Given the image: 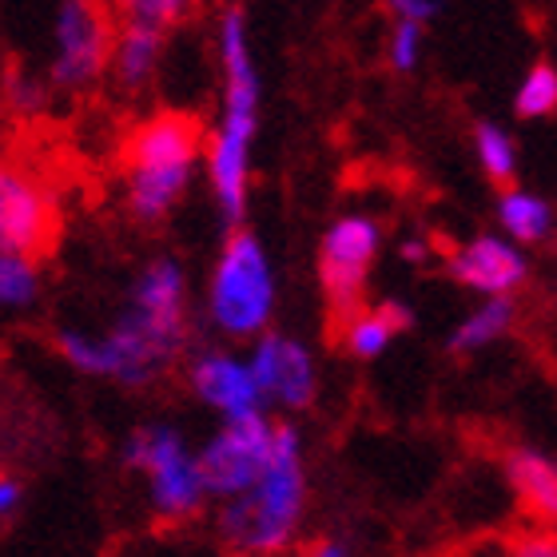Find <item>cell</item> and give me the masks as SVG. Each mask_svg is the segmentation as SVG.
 Masks as SVG:
<instances>
[{
    "label": "cell",
    "mask_w": 557,
    "mask_h": 557,
    "mask_svg": "<svg viewBox=\"0 0 557 557\" xmlns=\"http://www.w3.org/2000/svg\"><path fill=\"white\" fill-rule=\"evenodd\" d=\"M184 338L187 278L180 271V263L156 259V263L139 271L128 311L112 323V331L92 335V331L64 326L57 335V347L81 374L144 386L175 359V350L184 347Z\"/></svg>",
    "instance_id": "6da1fadb"
},
{
    "label": "cell",
    "mask_w": 557,
    "mask_h": 557,
    "mask_svg": "<svg viewBox=\"0 0 557 557\" xmlns=\"http://www.w3.org/2000/svg\"><path fill=\"white\" fill-rule=\"evenodd\" d=\"M220 120L211 128L203 160H208L211 191L220 199L223 215L239 220L247 203V180H251V139L259 124V76L247 45V24L235 9L223 12L220 21Z\"/></svg>",
    "instance_id": "7a4b0ae2"
},
{
    "label": "cell",
    "mask_w": 557,
    "mask_h": 557,
    "mask_svg": "<svg viewBox=\"0 0 557 557\" xmlns=\"http://www.w3.org/2000/svg\"><path fill=\"white\" fill-rule=\"evenodd\" d=\"M302 458L299 434L290 426H275L271 458L247 490L223 498V537L247 554H275L295 537L302 513Z\"/></svg>",
    "instance_id": "3957f363"
},
{
    "label": "cell",
    "mask_w": 557,
    "mask_h": 557,
    "mask_svg": "<svg viewBox=\"0 0 557 557\" xmlns=\"http://www.w3.org/2000/svg\"><path fill=\"white\" fill-rule=\"evenodd\" d=\"M199 156H203V136L191 116L160 112L144 120L124 148L128 208L148 223L163 220L191 187Z\"/></svg>",
    "instance_id": "277c9868"
},
{
    "label": "cell",
    "mask_w": 557,
    "mask_h": 557,
    "mask_svg": "<svg viewBox=\"0 0 557 557\" xmlns=\"http://www.w3.org/2000/svg\"><path fill=\"white\" fill-rule=\"evenodd\" d=\"M275 311V275L256 235L235 232L208 283V314L223 335L256 338Z\"/></svg>",
    "instance_id": "5b68a950"
},
{
    "label": "cell",
    "mask_w": 557,
    "mask_h": 557,
    "mask_svg": "<svg viewBox=\"0 0 557 557\" xmlns=\"http://www.w3.org/2000/svg\"><path fill=\"white\" fill-rule=\"evenodd\" d=\"M112 9L104 0H52L45 84L57 92H88L112 57Z\"/></svg>",
    "instance_id": "8992f818"
},
{
    "label": "cell",
    "mask_w": 557,
    "mask_h": 557,
    "mask_svg": "<svg viewBox=\"0 0 557 557\" xmlns=\"http://www.w3.org/2000/svg\"><path fill=\"white\" fill-rule=\"evenodd\" d=\"M128 462L148 482L151 510L168 522H187L211 498L199 454L172 426H144L128 438Z\"/></svg>",
    "instance_id": "52a82bcc"
},
{
    "label": "cell",
    "mask_w": 557,
    "mask_h": 557,
    "mask_svg": "<svg viewBox=\"0 0 557 557\" xmlns=\"http://www.w3.org/2000/svg\"><path fill=\"white\" fill-rule=\"evenodd\" d=\"M271 438H275V426L263 418V410L223 418V426L199 450V470H203L208 494L232 498L251 486L271 458Z\"/></svg>",
    "instance_id": "ba28073f"
},
{
    "label": "cell",
    "mask_w": 557,
    "mask_h": 557,
    "mask_svg": "<svg viewBox=\"0 0 557 557\" xmlns=\"http://www.w3.org/2000/svg\"><path fill=\"white\" fill-rule=\"evenodd\" d=\"M57 235V203L33 172L0 160V251L40 256Z\"/></svg>",
    "instance_id": "9c48e42d"
},
{
    "label": "cell",
    "mask_w": 557,
    "mask_h": 557,
    "mask_svg": "<svg viewBox=\"0 0 557 557\" xmlns=\"http://www.w3.org/2000/svg\"><path fill=\"white\" fill-rule=\"evenodd\" d=\"M379 251V227L362 215L338 220L323 239V287L343 314L359 311V290Z\"/></svg>",
    "instance_id": "30bf717a"
},
{
    "label": "cell",
    "mask_w": 557,
    "mask_h": 557,
    "mask_svg": "<svg viewBox=\"0 0 557 557\" xmlns=\"http://www.w3.org/2000/svg\"><path fill=\"white\" fill-rule=\"evenodd\" d=\"M251 374H256L259 398L263 403H278V407L299 410L314 398V367L311 355L283 335H263L247 359Z\"/></svg>",
    "instance_id": "8fae6325"
},
{
    "label": "cell",
    "mask_w": 557,
    "mask_h": 557,
    "mask_svg": "<svg viewBox=\"0 0 557 557\" xmlns=\"http://www.w3.org/2000/svg\"><path fill=\"white\" fill-rule=\"evenodd\" d=\"M191 391L203 407H211L223 418H239L251 410H263L259 398L256 374L247 367V359L227 355V350H208L191 362Z\"/></svg>",
    "instance_id": "7c38bea8"
},
{
    "label": "cell",
    "mask_w": 557,
    "mask_h": 557,
    "mask_svg": "<svg viewBox=\"0 0 557 557\" xmlns=\"http://www.w3.org/2000/svg\"><path fill=\"white\" fill-rule=\"evenodd\" d=\"M163 40H168V28H156V24H144V21H124V28H116V36H112L108 76L124 92L148 88L151 76L160 72Z\"/></svg>",
    "instance_id": "4fadbf2b"
},
{
    "label": "cell",
    "mask_w": 557,
    "mask_h": 557,
    "mask_svg": "<svg viewBox=\"0 0 557 557\" xmlns=\"http://www.w3.org/2000/svg\"><path fill=\"white\" fill-rule=\"evenodd\" d=\"M454 271H458V278L470 283V287L506 295L510 287L522 283L525 263L510 244H502V239H478L474 247H466L462 256H458Z\"/></svg>",
    "instance_id": "5bb4252c"
},
{
    "label": "cell",
    "mask_w": 557,
    "mask_h": 557,
    "mask_svg": "<svg viewBox=\"0 0 557 557\" xmlns=\"http://www.w3.org/2000/svg\"><path fill=\"white\" fill-rule=\"evenodd\" d=\"M510 478L530 510L557 518V466H549L542 454H518L510 462Z\"/></svg>",
    "instance_id": "9a60e30c"
},
{
    "label": "cell",
    "mask_w": 557,
    "mask_h": 557,
    "mask_svg": "<svg viewBox=\"0 0 557 557\" xmlns=\"http://www.w3.org/2000/svg\"><path fill=\"white\" fill-rule=\"evenodd\" d=\"M407 323L410 314L403 307H395V302H386L379 311H355L347 314V347L355 355H362V359H374L391 343V335L403 331Z\"/></svg>",
    "instance_id": "2e32d148"
},
{
    "label": "cell",
    "mask_w": 557,
    "mask_h": 557,
    "mask_svg": "<svg viewBox=\"0 0 557 557\" xmlns=\"http://www.w3.org/2000/svg\"><path fill=\"white\" fill-rule=\"evenodd\" d=\"M40 295V268L36 256L0 251V311H24Z\"/></svg>",
    "instance_id": "e0dca14e"
},
{
    "label": "cell",
    "mask_w": 557,
    "mask_h": 557,
    "mask_svg": "<svg viewBox=\"0 0 557 557\" xmlns=\"http://www.w3.org/2000/svg\"><path fill=\"white\" fill-rule=\"evenodd\" d=\"M502 223H506L518 239H542V235L549 232V208L534 196L510 191V196L502 199Z\"/></svg>",
    "instance_id": "ac0fdd59"
},
{
    "label": "cell",
    "mask_w": 557,
    "mask_h": 557,
    "mask_svg": "<svg viewBox=\"0 0 557 557\" xmlns=\"http://www.w3.org/2000/svg\"><path fill=\"white\" fill-rule=\"evenodd\" d=\"M203 0H112V9L124 21H144L156 28H172V24L187 21Z\"/></svg>",
    "instance_id": "d6986e66"
},
{
    "label": "cell",
    "mask_w": 557,
    "mask_h": 557,
    "mask_svg": "<svg viewBox=\"0 0 557 557\" xmlns=\"http://www.w3.org/2000/svg\"><path fill=\"white\" fill-rule=\"evenodd\" d=\"M510 302L498 299L490 302V307H482V311L474 314V319H466L462 331L454 335V350H466V347H482V343H490V338H498L506 326H510Z\"/></svg>",
    "instance_id": "ffe728a7"
},
{
    "label": "cell",
    "mask_w": 557,
    "mask_h": 557,
    "mask_svg": "<svg viewBox=\"0 0 557 557\" xmlns=\"http://www.w3.org/2000/svg\"><path fill=\"white\" fill-rule=\"evenodd\" d=\"M557 108V72L554 69H534L525 76L522 92H518V112L522 116H546Z\"/></svg>",
    "instance_id": "44dd1931"
},
{
    "label": "cell",
    "mask_w": 557,
    "mask_h": 557,
    "mask_svg": "<svg viewBox=\"0 0 557 557\" xmlns=\"http://www.w3.org/2000/svg\"><path fill=\"white\" fill-rule=\"evenodd\" d=\"M478 156H482L494 180H510L513 175V148L498 128H478Z\"/></svg>",
    "instance_id": "7402d4cb"
},
{
    "label": "cell",
    "mask_w": 557,
    "mask_h": 557,
    "mask_svg": "<svg viewBox=\"0 0 557 557\" xmlns=\"http://www.w3.org/2000/svg\"><path fill=\"white\" fill-rule=\"evenodd\" d=\"M418 40H422V33H418V21H403L395 28V48H391V57H395V69L410 72L418 60Z\"/></svg>",
    "instance_id": "603a6c76"
},
{
    "label": "cell",
    "mask_w": 557,
    "mask_h": 557,
    "mask_svg": "<svg viewBox=\"0 0 557 557\" xmlns=\"http://www.w3.org/2000/svg\"><path fill=\"white\" fill-rule=\"evenodd\" d=\"M391 9L403 16V21H426V16H434V0H391Z\"/></svg>",
    "instance_id": "cb8c5ba5"
},
{
    "label": "cell",
    "mask_w": 557,
    "mask_h": 557,
    "mask_svg": "<svg viewBox=\"0 0 557 557\" xmlns=\"http://www.w3.org/2000/svg\"><path fill=\"white\" fill-rule=\"evenodd\" d=\"M12 100L21 108H36L40 100H45V88H40V81H12Z\"/></svg>",
    "instance_id": "d4e9b609"
},
{
    "label": "cell",
    "mask_w": 557,
    "mask_h": 557,
    "mask_svg": "<svg viewBox=\"0 0 557 557\" xmlns=\"http://www.w3.org/2000/svg\"><path fill=\"white\" fill-rule=\"evenodd\" d=\"M16 510H21V482L0 478V518H12Z\"/></svg>",
    "instance_id": "484cf974"
},
{
    "label": "cell",
    "mask_w": 557,
    "mask_h": 557,
    "mask_svg": "<svg viewBox=\"0 0 557 557\" xmlns=\"http://www.w3.org/2000/svg\"><path fill=\"white\" fill-rule=\"evenodd\" d=\"M403 256H407L410 263H418V259L426 256V247H422V244H407V247H403Z\"/></svg>",
    "instance_id": "4316f807"
}]
</instances>
